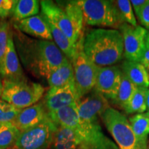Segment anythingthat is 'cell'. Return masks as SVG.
<instances>
[{"label": "cell", "mask_w": 149, "mask_h": 149, "mask_svg": "<svg viewBox=\"0 0 149 149\" xmlns=\"http://www.w3.org/2000/svg\"><path fill=\"white\" fill-rule=\"evenodd\" d=\"M40 6L41 13L55 24L74 45H77L78 41L82 36L79 37L76 33L64 9L54 1L48 0L41 1Z\"/></svg>", "instance_id": "cell-10"}, {"label": "cell", "mask_w": 149, "mask_h": 149, "mask_svg": "<svg viewBox=\"0 0 149 149\" xmlns=\"http://www.w3.org/2000/svg\"><path fill=\"white\" fill-rule=\"evenodd\" d=\"M119 31L122 35L124 55L126 59L139 62L146 48L148 30L141 26H133L130 24L123 23Z\"/></svg>", "instance_id": "cell-8"}, {"label": "cell", "mask_w": 149, "mask_h": 149, "mask_svg": "<svg viewBox=\"0 0 149 149\" xmlns=\"http://www.w3.org/2000/svg\"><path fill=\"white\" fill-rule=\"evenodd\" d=\"M120 149H148V140L134 133L125 115L110 107L100 116Z\"/></svg>", "instance_id": "cell-3"}, {"label": "cell", "mask_w": 149, "mask_h": 149, "mask_svg": "<svg viewBox=\"0 0 149 149\" xmlns=\"http://www.w3.org/2000/svg\"><path fill=\"white\" fill-rule=\"evenodd\" d=\"M79 149H84V148H79Z\"/></svg>", "instance_id": "cell-39"}, {"label": "cell", "mask_w": 149, "mask_h": 149, "mask_svg": "<svg viewBox=\"0 0 149 149\" xmlns=\"http://www.w3.org/2000/svg\"><path fill=\"white\" fill-rule=\"evenodd\" d=\"M71 22L73 29L78 36L81 37L83 35V26L84 20L82 11L78 6L76 1H70L62 7Z\"/></svg>", "instance_id": "cell-26"}, {"label": "cell", "mask_w": 149, "mask_h": 149, "mask_svg": "<svg viewBox=\"0 0 149 149\" xmlns=\"http://www.w3.org/2000/svg\"><path fill=\"white\" fill-rule=\"evenodd\" d=\"M1 100L12 104L19 109L31 107L43 97L45 88L40 84L29 79L19 81L3 80Z\"/></svg>", "instance_id": "cell-5"}, {"label": "cell", "mask_w": 149, "mask_h": 149, "mask_svg": "<svg viewBox=\"0 0 149 149\" xmlns=\"http://www.w3.org/2000/svg\"><path fill=\"white\" fill-rule=\"evenodd\" d=\"M81 139L80 148L84 149H120L116 144L104 135L98 122H84L81 121L77 132Z\"/></svg>", "instance_id": "cell-9"}, {"label": "cell", "mask_w": 149, "mask_h": 149, "mask_svg": "<svg viewBox=\"0 0 149 149\" xmlns=\"http://www.w3.org/2000/svg\"><path fill=\"white\" fill-rule=\"evenodd\" d=\"M8 149H16V148H14V147H13H13H11V148H8Z\"/></svg>", "instance_id": "cell-38"}, {"label": "cell", "mask_w": 149, "mask_h": 149, "mask_svg": "<svg viewBox=\"0 0 149 149\" xmlns=\"http://www.w3.org/2000/svg\"><path fill=\"white\" fill-rule=\"evenodd\" d=\"M46 80L50 88L64 86L74 81L73 68L69 59L67 58L60 66L50 74Z\"/></svg>", "instance_id": "cell-20"}, {"label": "cell", "mask_w": 149, "mask_h": 149, "mask_svg": "<svg viewBox=\"0 0 149 149\" xmlns=\"http://www.w3.org/2000/svg\"><path fill=\"white\" fill-rule=\"evenodd\" d=\"M146 112L149 113V88L148 89L146 95Z\"/></svg>", "instance_id": "cell-35"}, {"label": "cell", "mask_w": 149, "mask_h": 149, "mask_svg": "<svg viewBox=\"0 0 149 149\" xmlns=\"http://www.w3.org/2000/svg\"><path fill=\"white\" fill-rule=\"evenodd\" d=\"M83 36L76 45L75 53L70 60L74 70V84L79 100L90 93L95 86L99 66L87 57L83 50Z\"/></svg>", "instance_id": "cell-6"}, {"label": "cell", "mask_w": 149, "mask_h": 149, "mask_svg": "<svg viewBox=\"0 0 149 149\" xmlns=\"http://www.w3.org/2000/svg\"><path fill=\"white\" fill-rule=\"evenodd\" d=\"M136 88L137 87L124 74H122L120 86L116 96L113 100V103L124 110L135 93Z\"/></svg>", "instance_id": "cell-27"}, {"label": "cell", "mask_w": 149, "mask_h": 149, "mask_svg": "<svg viewBox=\"0 0 149 149\" xmlns=\"http://www.w3.org/2000/svg\"><path fill=\"white\" fill-rule=\"evenodd\" d=\"M139 22L146 30H149V0L137 15Z\"/></svg>", "instance_id": "cell-32"}, {"label": "cell", "mask_w": 149, "mask_h": 149, "mask_svg": "<svg viewBox=\"0 0 149 149\" xmlns=\"http://www.w3.org/2000/svg\"><path fill=\"white\" fill-rule=\"evenodd\" d=\"M13 35L22 64L37 78L46 79L67 59L53 41L32 39L15 29Z\"/></svg>", "instance_id": "cell-1"}, {"label": "cell", "mask_w": 149, "mask_h": 149, "mask_svg": "<svg viewBox=\"0 0 149 149\" xmlns=\"http://www.w3.org/2000/svg\"><path fill=\"white\" fill-rule=\"evenodd\" d=\"M118 10L123 23H126L133 26H137V21L134 15L130 1L128 0H117L113 1Z\"/></svg>", "instance_id": "cell-28"}, {"label": "cell", "mask_w": 149, "mask_h": 149, "mask_svg": "<svg viewBox=\"0 0 149 149\" xmlns=\"http://www.w3.org/2000/svg\"><path fill=\"white\" fill-rule=\"evenodd\" d=\"M110 107L109 100L94 89L77 103L78 115L84 122H98L100 115Z\"/></svg>", "instance_id": "cell-11"}, {"label": "cell", "mask_w": 149, "mask_h": 149, "mask_svg": "<svg viewBox=\"0 0 149 149\" xmlns=\"http://www.w3.org/2000/svg\"><path fill=\"white\" fill-rule=\"evenodd\" d=\"M10 31V24L8 22L5 20H0V66L6 51Z\"/></svg>", "instance_id": "cell-30"}, {"label": "cell", "mask_w": 149, "mask_h": 149, "mask_svg": "<svg viewBox=\"0 0 149 149\" xmlns=\"http://www.w3.org/2000/svg\"><path fill=\"white\" fill-rule=\"evenodd\" d=\"M21 131L13 123H0V149L14 146Z\"/></svg>", "instance_id": "cell-25"}, {"label": "cell", "mask_w": 149, "mask_h": 149, "mask_svg": "<svg viewBox=\"0 0 149 149\" xmlns=\"http://www.w3.org/2000/svg\"><path fill=\"white\" fill-rule=\"evenodd\" d=\"M79 100L74 81L61 87L50 88L42 102L48 113L77 104Z\"/></svg>", "instance_id": "cell-13"}, {"label": "cell", "mask_w": 149, "mask_h": 149, "mask_svg": "<svg viewBox=\"0 0 149 149\" xmlns=\"http://www.w3.org/2000/svg\"><path fill=\"white\" fill-rule=\"evenodd\" d=\"M122 74L120 67L115 65L99 67L94 90L113 101L120 86Z\"/></svg>", "instance_id": "cell-12"}, {"label": "cell", "mask_w": 149, "mask_h": 149, "mask_svg": "<svg viewBox=\"0 0 149 149\" xmlns=\"http://www.w3.org/2000/svg\"><path fill=\"white\" fill-rule=\"evenodd\" d=\"M3 88V79L1 78V76H0V98L1 97V95H2Z\"/></svg>", "instance_id": "cell-36"}, {"label": "cell", "mask_w": 149, "mask_h": 149, "mask_svg": "<svg viewBox=\"0 0 149 149\" xmlns=\"http://www.w3.org/2000/svg\"><path fill=\"white\" fill-rule=\"evenodd\" d=\"M120 68L122 73L136 87L149 88V73L140 63L126 59L122 62Z\"/></svg>", "instance_id": "cell-18"}, {"label": "cell", "mask_w": 149, "mask_h": 149, "mask_svg": "<svg viewBox=\"0 0 149 149\" xmlns=\"http://www.w3.org/2000/svg\"><path fill=\"white\" fill-rule=\"evenodd\" d=\"M48 116L47 110L41 101L31 107L22 109L13 124L22 132L39 124Z\"/></svg>", "instance_id": "cell-16"}, {"label": "cell", "mask_w": 149, "mask_h": 149, "mask_svg": "<svg viewBox=\"0 0 149 149\" xmlns=\"http://www.w3.org/2000/svg\"><path fill=\"white\" fill-rule=\"evenodd\" d=\"M147 2H148V0H131L130 1L131 5L133 6L134 10L137 15Z\"/></svg>", "instance_id": "cell-33"}, {"label": "cell", "mask_w": 149, "mask_h": 149, "mask_svg": "<svg viewBox=\"0 0 149 149\" xmlns=\"http://www.w3.org/2000/svg\"><path fill=\"white\" fill-rule=\"evenodd\" d=\"M48 116L57 126L69 128L77 132L81 121L78 115L77 104L48 113Z\"/></svg>", "instance_id": "cell-17"}, {"label": "cell", "mask_w": 149, "mask_h": 149, "mask_svg": "<svg viewBox=\"0 0 149 149\" xmlns=\"http://www.w3.org/2000/svg\"><path fill=\"white\" fill-rule=\"evenodd\" d=\"M139 63L144 66L147 70H149V48L146 47L141 56Z\"/></svg>", "instance_id": "cell-34"}, {"label": "cell", "mask_w": 149, "mask_h": 149, "mask_svg": "<svg viewBox=\"0 0 149 149\" xmlns=\"http://www.w3.org/2000/svg\"><path fill=\"white\" fill-rule=\"evenodd\" d=\"M45 18L48 22L50 29H51V35L52 37H53V41L57 46V47L62 51V53L66 56L67 58L70 61L73 57L74 53H75L76 46L74 45L70 42L69 39L65 35L64 33L55 24H53L50 20H48L46 17Z\"/></svg>", "instance_id": "cell-22"}, {"label": "cell", "mask_w": 149, "mask_h": 149, "mask_svg": "<svg viewBox=\"0 0 149 149\" xmlns=\"http://www.w3.org/2000/svg\"><path fill=\"white\" fill-rule=\"evenodd\" d=\"M76 1L82 11L84 23L88 25L119 30L123 24L113 1L79 0Z\"/></svg>", "instance_id": "cell-4"}, {"label": "cell", "mask_w": 149, "mask_h": 149, "mask_svg": "<svg viewBox=\"0 0 149 149\" xmlns=\"http://www.w3.org/2000/svg\"><path fill=\"white\" fill-rule=\"evenodd\" d=\"M0 76L3 80L8 81H19L27 79L20 64L15 46L12 31L9 35L6 51L0 66Z\"/></svg>", "instance_id": "cell-14"}, {"label": "cell", "mask_w": 149, "mask_h": 149, "mask_svg": "<svg viewBox=\"0 0 149 149\" xmlns=\"http://www.w3.org/2000/svg\"><path fill=\"white\" fill-rule=\"evenodd\" d=\"M15 29L20 32L42 40L53 41L51 29L44 16L40 15L31 17L14 23Z\"/></svg>", "instance_id": "cell-15"}, {"label": "cell", "mask_w": 149, "mask_h": 149, "mask_svg": "<svg viewBox=\"0 0 149 149\" xmlns=\"http://www.w3.org/2000/svg\"><path fill=\"white\" fill-rule=\"evenodd\" d=\"M148 149H149V144L148 145Z\"/></svg>", "instance_id": "cell-40"}, {"label": "cell", "mask_w": 149, "mask_h": 149, "mask_svg": "<svg viewBox=\"0 0 149 149\" xmlns=\"http://www.w3.org/2000/svg\"><path fill=\"white\" fill-rule=\"evenodd\" d=\"M135 135L141 140H148L149 135V113L135 114L128 119Z\"/></svg>", "instance_id": "cell-24"}, {"label": "cell", "mask_w": 149, "mask_h": 149, "mask_svg": "<svg viewBox=\"0 0 149 149\" xmlns=\"http://www.w3.org/2000/svg\"><path fill=\"white\" fill-rule=\"evenodd\" d=\"M81 139L73 130L64 126H57L53 136L51 149H79Z\"/></svg>", "instance_id": "cell-19"}, {"label": "cell", "mask_w": 149, "mask_h": 149, "mask_svg": "<svg viewBox=\"0 0 149 149\" xmlns=\"http://www.w3.org/2000/svg\"><path fill=\"white\" fill-rule=\"evenodd\" d=\"M22 109L0 99V123H13Z\"/></svg>", "instance_id": "cell-29"}, {"label": "cell", "mask_w": 149, "mask_h": 149, "mask_svg": "<svg viewBox=\"0 0 149 149\" xmlns=\"http://www.w3.org/2000/svg\"><path fill=\"white\" fill-rule=\"evenodd\" d=\"M82 46L87 57L99 67L114 66L124 55L123 38L119 30H91L83 36Z\"/></svg>", "instance_id": "cell-2"}, {"label": "cell", "mask_w": 149, "mask_h": 149, "mask_svg": "<svg viewBox=\"0 0 149 149\" xmlns=\"http://www.w3.org/2000/svg\"><path fill=\"white\" fill-rule=\"evenodd\" d=\"M146 47L149 48V31H148V34H147V36H146Z\"/></svg>", "instance_id": "cell-37"}, {"label": "cell", "mask_w": 149, "mask_h": 149, "mask_svg": "<svg viewBox=\"0 0 149 149\" xmlns=\"http://www.w3.org/2000/svg\"><path fill=\"white\" fill-rule=\"evenodd\" d=\"M15 0H0V19L3 20L12 14Z\"/></svg>", "instance_id": "cell-31"}, {"label": "cell", "mask_w": 149, "mask_h": 149, "mask_svg": "<svg viewBox=\"0 0 149 149\" xmlns=\"http://www.w3.org/2000/svg\"><path fill=\"white\" fill-rule=\"evenodd\" d=\"M57 126L48 116L37 125L21 132L13 147L16 149H49Z\"/></svg>", "instance_id": "cell-7"}, {"label": "cell", "mask_w": 149, "mask_h": 149, "mask_svg": "<svg viewBox=\"0 0 149 149\" xmlns=\"http://www.w3.org/2000/svg\"><path fill=\"white\" fill-rule=\"evenodd\" d=\"M148 88L137 87L124 111L127 114H139L146 112V95Z\"/></svg>", "instance_id": "cell-23"}, {"label": "cell", "mask_w": 149, "mask_h": 149, "mask_svg": "<svg viewBox=\"0 0 149 149\" xmlns=\"http://www.w3.org/2000/svg\"><path fill=\"white\" fill-rule=\"evenodd\" d=\"M40 8V1L37 0H16L11 15L15 22L21 21L37 15Z\"/></svg>", "instance_id": "cell-21"}]
</instances>
